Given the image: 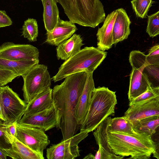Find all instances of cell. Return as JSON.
Returning <instances> with one entry per match:
<instances>
[{"mask_svg":"<svg viewBox=\"0 0 159 159\" xmlns=\"http://www.w3.org/2000/svg\"><path fill=\"white\" fill-rule=\"evenodd\" d=\"M88 73L82 72L66 77L60 85L54 86L52 97L57 119L56 128L65 140L72 137L79 128L75 113L84 88Z\"/></svg>","mask_w":159,"mask_h":159,"instance_id":"obj_1","label":"cell"},{"mask_svg":"<svg viewBox=\"0 0 159 159\" xmlns=\"http://www.w3.org/2000/svg\"><path fill=\"white\" fill-rule=\"evenodd\" d=\"M108 143L114 153L131 159H148L152 154L159 159L156 145L152 137L144 134H132L107 132Z\"/></svg>","mask_w":159,"mask_h":159,"instance_id":"obj_2","label":"cell"},{"mask_svg":"<svg viewBox=\"0 0 159 159\" xmlns=\"http://www.w3.org/2000/svg\"><path fill=\"white\" fill-rule=\"evenodd\" d=\"M115 93L105 87L93 90L88 113L79 128L80 131H93L106 118L115 113L117 104Z\"/></svg>","mask_w":159,"mask_h":159,"instance_id":"obj_3","label":"cell"},{"mask_svg":"<svg viewBox=\"0 0 159 159\" xmlns=\"http://www.w3.org/2000/svg\"><path fill=\"white\" fill-rule=\"evenodd\" d=\"M69 21L80 25L95 28L105 19L104 7L100 0H56Z\"/></svg>","mask_w":159,"mask_h":159,"instance_id":"obj_4","label":"cell"},{"mask_svg":"<svg viewBox=\"0 0 159 159\" xmlns=\"http://www.w3.org/2000/svg\"><path fill=\"white\" fill-rule=\"evenodd\" d=\"M107 53L97 48L86 47L65 60L51 79L54 82L71 74L82 72L93 73L107 56Z\"/></svg>","mask_w":159,"mask_h":159,"instance_id":"obj_5","label":"cell"},{"mask_svg":"<svg viewBox=\"0 0 159 159\" xmlns=\"http://www.w3.org/2000/svg\"><path fill=\"white\" fill-rule=\"evenodd\" d=\"M21 76L24 101L27 103L40 93L50 87L52 79L46 65L38 64Z\"/></svg>","mask_w":159,"mask_h":159,"instance_id":"obj_6","label":"cell"},{"mask_svg":"<svg viewBox=\"0 0 159 159\" xmlns=\"http://www.w3.org/2000/svg\"><path fill=\"white\" fill-rule=\"evenodd\" d=\"M146 56L140 51L134 52L129 55V62L132 67L128 93L129 102L152 87L142 73L144 67L149 64L146 60Z\"/></svg>","mask_w":159,"mask_h":159,"instance_id":"obj_7","label":"cell"},{"mask_svg":"<svg viewBox=\"0 0 159 159\" xmlns=\"http://www.w3.org/2000/svg\"><path fill=\"white\" fill-rule=\"evenodd\" d=\"M0 104L6 122L19 121L24 115L27 103L8 86L0 87Z\"/></svg>","mask_w":159,"mask_h":159,"instance_id":"obj_8","label":"cell"},{"mask_svg":"<svg viewBox=\"0 0 159 159\" xmlns=\"http://www.w3.org/2000/svg\"><path fill=\"white\" fill-rule=\"evenodd\" d=\"M89 133L82 131L60 143L53 144L46 150L48 159H74L80 156L79 144L86 138Z\"/></svg>","mask_w":159,"mask_h":159,"instance_id":"obj_9","label":"cell"},{"mask_svg":"<svg viewBox=\"0 0 159 159\" xmlns=\"http://www.w3.org/2000/svg\"><path fill=\"white\" fill-rule=\"evenodd\" d=\"M16 138L33 150L43 156L44 150L50 143L48 136L43 130L17 123Z\"/></svg>","mask_w":159,"mask_h":159,"instance_id":"obj_10","label":"cell"},{"mask_svg":"<svg viewBox=\"0 0 159 159\" xmlns=\"http://www.w3.org/2000/svg\"><path fill=\"white\" fill-rule=\"evenodd\" d=\"M39 52L36 47L30 44L4 43L0 46V58L23 61L39 60Z\"/></svg>","mask_w":159,"mask_h":159,"instance_id":"obj_11","label":"cell"},{"mask_svg":"<svg viewBox=\"0 0 159 159\" xmlns=\"http://www.w3.org/2000/svg\"><path fill=\"white\" fill-rule=\"evenodd\" d=\"M17 123L38 128L44 132L56 127V116L53 105L48 109L38 112L30 115H24Z\"/></svg>","mask_w":159,"mask_h":159,"instance_id":"obj_12","label":"cell"},{"mask_svg":"<svg viewBox=\"0 0 159 159\" xmlns=\"http://www.w3.org/2000/svg\"><path fill=\"white\" fill-rule=\"evenodd\" d=\"M154 116H159V96L129 106L124 116L131 121Z\"/></svg>","mask_w":159,"mask_h":159,"instance_id":"obj_13","label":"cell"},{"mask_svg":"<svg viewBox=\"0 0 159 159\" xmlns=\"http://www.w3.org/2000/svg\"><path fill=\"white\" fill-rule=\"evenodd\" d=\"M109 116L101 122L95 129L93 135L98 150L94 159H121L122 157L116 155L112 151L108 143L107 139V128Z\"/></svg>","mask_w":159,"mask_h":159,"instance_id":"obj_14","label":"cell"},{"mask_svg":"<svg viewBox=\"0 0 159 159\" xmlns=\"http://www.w3.org/2000/svg\"><path fill=\"white\" fill-rule=\"evenodd\" d=\"M87 73L85 86L75 111V117L79 128L85 120L90 105L92 91L95 88L93 73Z\"/></svg>","mask_w":159,"mask_h":159,"instance_id":"obj_15","label":"cell"},{"mask_svg":"<svg viewBox=\"0 0 159 159\" xmlns=\"http://www.w3.org/2000/svg\"><path fill=\"white\" fill-rule=\"evenodd\" d=\"M77 30L75 23L59 18L54 28L50 32L47 33L46 42L50 45L57 46L70 38Z\"/></svg>","mask_w":159,"mask_h":159,"instance_id":"obj_16","label":"cell"},{"mask_svg":"<svg viewBox=\"0 0 159 159\" xmlns=\"http://www.w3.org/2000/svg\"><path fill=\"white\" fill-rule=\"evenodd\" d=\"M116 15V10L108 14L102 27L98 29L96 34L97 48L101 50H108L112 46V32Z\"/></svg>","mask_w":159,"mask_h":159,"instance_id":"obj_17","label":"cell"},{"mask_svg":"<svg viewBox=\"0 0 159 159\" xmlns=\"http://www.w3.org/2000/svg\"><path fill=\"white\" fill-rule=\"evenodd\" d=\"M116 11L117 15L112 32L113 44L127 39L130 33L129 26L131 22L126 11L123 8Z\"/></svg>","mask_w":159,"mask_h":159,"instance_id":"obj_18","label":"cell"},{"mask_svg":"<svg viewBox=\"0 0 159 159\" xmlns=\"http://www.w3.org/2000/svg\"><path fill=\"white\" fill-rule=\"evenodd\" d=\"M52 89L48 88L37 94L27 103L24 115L38 112L48 109L53 106L52 97Z\"/></svg>","mask_w":159,"mask_h":159,"instance_id":"obj_19","label":"cell"},{"mask_svg":"<svg viewBox=\"0 0 159 159\" xmlns=\"http://www.w3.org/2000/svg\"><path fill=\"white\" fill-rule=\"evenodd\" d=\"M84 45L80 35L73 34L69 39L57 46L56 48L57 59L64 61L68 59L79 52Z\"/></svg>","mask_w":159,"mask_h":159,"instance_id":"obj_20","label":"cell"},{"mask_svg":"<svg viewBox=\"0 0 159 159\" xmlns=\"http://www.w3.org/2000/svg\"><path fill=\"white\" fill-rule=\"evenodd\" d=\"M7 156L14 159H43V156L31 149L16 138L11 147L4 149Z\"/></svg>","mask_w":159,"mask_h":159,"instance_id":"obj_21","label":"cell"},{"mask_svg":"<svg viewBox=\"0 0 159 159\" xmlns=\"http://www.w3.org/2000/svg\"><path fill=\"white\" fill-rule=\"evenodd\" d=\"M43 8V21L47 33L51 32L59 19V11L56 0H42Z\"/></svg>","mask_w":159,"mask_h":159,"instance_id":"obj_22","label":"cell"},{"mask_svg":"<svg viewBox=\"0 0 159 159\" xmlns=\"http://www.w3.org/2000/svg\"><path fill=\"white\" fill-rule=\"evenodd\" d=\"M39 62V60L18 61L0 58V68L21 76Z\"/></svg>","mask_w":159,"mask_h":159,"instance_id":"obj_23","label":"cell"},{"mask_svg":"<svg viewBox=\"0 0 159 159\" xmlns=\"http://www.w3.org/2000/svg\"><path fill=\"white\" fill-rule=\"evenodd\" d=\"M134 131L152 137L159 125V116H152L131 121Z\"/></svg>","mask_w":159,"mask_h":159,"instance_id":"obj_24","label":"cell"},{"mask_svg":"<svg viewBox=\"0 0 159 159\" xmlns=\"http://www.w3.org/2000/svg\"><path fill=\"white\" fill-rule=\"evenodd\" d=\"M107 132H119L136 134L131 121L124 116L111 118L109 117Z\"/></svg>","mask_w":159,"mask_h":159,"instance_id":"obj_25","label":"cell"},{"mask_svg":"<svg viewBox=\"0 0 159 159\" xmlns=\"http://www.w3.org/2000/svg\"><path fill=\"white\" fill-rule=\"evenodd\" d=\"M21 35L30 42L36 41L39 31L36 20L29 18L24 21L22 26Z\"/></svg>","mask_w":159,"mask_h":159,"instance_id":"obj_26","label":"cell"},{"mask_svg":"<svg viewBox=\"0 0 159 159\" xmlns=\"http://www.w3.org/2000/svg\"><path fill=\"white\" fill-rule=\"evenodd\" d=\"M131 2L136 16L143 19L146 18L154 2L152 0H132Z\"/></svg>","mask_w":159,"mask_h":159,"instance_id":"obj_27","label":"cell"},{"mask_svg":"<svg viewBox=\"0 0 159 159\" xmlns=\"http://www.w3.org/2000/svg\"><path fill=\"white\" fill-rule=\"evenodd\" d=\"M159 11L148 16L146 32L151 37L159 34Z\"/></svg>","mask_w":159,"mask_h":159,"instance_id":"obj_28","label":"cell"},{"mask_svg":"<svg viewBox=\"0 0 159 159\" xmlns=\"http://www.w3.org/2000/svg\"><path fill=\"white\" fill-rule=\"evenodd\" d=\"M159 96V87H152L138 97L129 102V106L138 104Z\"/></svg>","mask_w":159,"mask_h":159,"instance_id":"obj_29","label":"cell"},{"mask_svg":"<svg viewBox=\"0 0 159 159\" xmlns=\"http://www.w3.org/2000/svg\"><path fill=\"white\" fill-rule=\"evenodd\" d=\"M5 136L9 143L11 145L16 136V124L17 122L4 121Z\"/></svg>","mask_w":159,"mask_h":159,"instance_id":"obj_30","label":"cell"},{"mask_svg":"<svg viewBox=\"0 0 159 159\" xmlns=\"http://www.w3.org/2000/svg\"><path fill=\"white\" fill-rule=\"evenodd\" d=\"M148 63L152 65H159V45L156 44L150 49L148 54L146 56Z\"/></svg>","mask_w":159,"mask_h":159,"instance_id":"obj_31","label":"cell"},{"mask_svg":"<svg viewBox=\"0 0 159 159\" xmlns=\"http://www.w3.org/2000/svg\"><path fill=\"white\" fill-rule=\"evenodd\" d=\"M18 76L17 75L11 71L0 68V86L6 85Z\"/></svg>","mask_w":159,"mask_h":159,"instance_id":"obj_32","label":"cell"},{"mask_svg":"<svg viewBox=\"0 0 159 159\" xmlns=\"http://www.w3.org/2000/svg\"><path fill=\"white\" fill-rule=\"evenodd\" d=\"M5 130L3 121L0 119V147L6 149L10 148L11 145L9 143L5 136Z\"/></svg>","mask_w":159,"mask_h":159,"instance_id":"obj_33","label":"cell"},{"mask_svg":"<svg viewBox=\"0 0 159 159\" xmlns=\"http://www.w3.org/2000/svg\"><path fill=\"white\" fill-rule=\"evenodd\" d=\"M12 24L11 18L5 11L0 10V28L9 26Z\"/></svg>","mask_w":159,"mask_h":159,"instance_id":"obj_34","label":"cell"},{"mask_svg":"<svg viewBox=\"0 0 159 159\" xmlns=\"http://www.w3.org/2000/svg\"><path fill=\"white\" fill-rule=\"evenodd\" d=\"M7 157L4 149L0 147V159H6Z\"/></svg>","mask_w":159,"mask_h":159,"instance_id":"obj_35","label":"cell"},{"mask_svg":"<svg viewBox=\"0 0 159 159\" xmlns=\"http://www.w3.org/2000/svg\"><path fill=\"white\" fill-rule=\"evenodd\" d=\"M95 156L91 154V153H89L86 156H85L83 158V159H94Z\"/></svg>","mask_w":159,"mask_h":159,"instance_id":"obj_36","label":"cell"},{"mask_svg":"<svg viewBox=\"0 0 159 159\" xmlns=\"http://www.w3.org/2000/svg\"><path fill=\"white\" fill-rule=\"evenodd\" d=\"M0 119L3 121H5V119L3 117L2 114V108L1 105L0 104Z\"/></svg>","mask_w":159,"mask_h":159,"instance_id":"obj_37","label":"cell"},{"mask_svg":"<svg viewBox=\"0 0 159 159\" xmlns=\"http://www.w3.org/2000/svg\"><path fill=\"white\" fill-rule=\"evenodd\" d=\"M1 86H0V87Z\"/></svg>","mask_w":159,"mask_h":159,"instance_id":"obj_38","label":"cell"},{"mask_svg":"<svg viewBox=\"0 0 159 159\" xmlns=\"http://www.w3.org/2000/svg\"></svg>","mask_w":159,"mask_h":159,"instance_id":"obj_39","label":"cell"}]
</instances>
